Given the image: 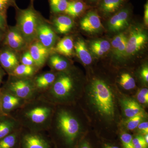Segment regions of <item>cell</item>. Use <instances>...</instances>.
Returning a JSON list of instances; mask_svg holds the SVG:
<instances>
[{
  "instance_id": "6da1fadb",
  "label": "cell",
  "mask_w": 148,
  "mask_h": 148,
  "mask_svg": "<svg viewBox=\"0 0 148 148\" xmlns=\"http://www.w3.org/2000/svg\"><path fill=\"white\" fill-rule=\"evenodd\" d=\"M90 100L97 111L103 116L112 118L114 116L115 105L112 92L102 80H93L89 91Z\"/></svg>"
},
{
  "instance_id": "7a4b0ae2",
  "label": "cell",
  "mask_w": 148,
  "mask_h": 148,
  "mask_svg": "<svg viewBox=\"0 0 148 148\" xmlns=\"http://www.w3.org/2000/svg\"><path fill=\"white\" fill-rule=\"evenodd\" d=\"M58 122L59 128L66 141L71 144L79 132L78 121L68 112L62 111L58 115Z\"/></svg>"
},
{
  "instance_id": "3957f363",
  "label": "cell",
  "mask_w": 148,
  "mask_h": 148,
  "mask_svg": "<svg viewBox=\"0 0 148 148\" xmlns=\"http://www.w3.org/2000/svg\"><path fill=\"white\" fill-rule=\"evenodd\" d=\"M19 27L22 34L27 38H31L36 32L38 15L34 9L29 7L18 12Z\"/></svg>"
},
{
  "instance_id": "277c9868",
  "label": "cell",
  "mask_w": 148,
  "mask_h": 148,
  "mask_svg": "<svg viewBox=\"0 0 148 148\" xmlns=\"http://www.w3.org/2000/svg\"><path fill=\"white\" fill-rule=\"evenodd\" d=\"M147 36L143 30L139 28L131 30L127 37L126 46V57L133 56L140 51L145 45Z\"/></svg>"
},
{
  "instance_id": "5b68a950",
  "label": "cell",
  "mask_w": 148,
  "mask_h": 148,
  "mask_svg": "<svg viewBox=\"0 0 148 148\" xmlns=\"http://www.w3.org/2000/svg\"><path fill=\"white\" fill-rule=\"evenodd\" d=\"M131 10L127 7H123L113 14L108 22V27L110 32H120L128 26Z\"/></svg>"
},
{
  "instance_id": "8992f818",
  "label": "cell",
  "mask_w": 148,
  "mask_h": 148,
  "mask_svg": "<svg viewBox=\"0 0 148 148\" xmlns=\"http://www.w3.org/2000/svg\"><path fill=\"white\" fill-rule=\"evenodd\" d=\"M80 24L83 31L90 34L98 33L103 28L100 16L95 10L88 12L81 20Z\"/></svg>"
},
{
  "instance_id": "52a82bcc",
  "label": "cell",
  "mask_w": 148,
  "mask_h": 148,
  "mask_svg": "<svg viewBox=\"0 0 148 148\" xmlns=\"http://www.w3.org/2000/svg\"><path fill=\"white\" fill-rule=\"evenodd\" d=\"M127 40V36L124 33H120L112 40L111 45L112 53L117 60H121L126 57Z\"/></svg>"
},
{
  "instance_id": "ba28073f",
  "label": "cell",
  "mask_w": 148,
  "mask_h": 148,
  "mask_svg": "<svg viewBox=\"0 0 148 148\" xmlns=\"http://www.w3.org/2000/svg\"><path fill=\"white\" fill-rule=\"evenodd\" d=\"M126 0H101L98 3V10L103 15H112L124 7Z\"/></svg>"
},
{
  "instance_id": "9c48e42d",
  "label": "cell",
  "mask_w": 148,
  "mask_h": 148,
  "mask_svg": "<svg viewBox=\"0 0 148 148\" xmlns=\"http://www.w3.org/2000/svg\"><path fill=\"white\" fill-rule=\"evenodd\" d=\"M73 87V83L71 78L68 76H61L54 83L53 92L58 97H65L71 92Z\"/></svg>"
},
{
  "instance_id": "30bf717a",
  "label": "cell",
  "mask_w": 148,
  "mask_h": 148,
  "mask_svg": "<svg viewBox=\"0 0 148 148\" xmlns=\"http://www.w3.org/2000/svg\"><path fill=\"white\" fill-rule=\"evenodd\" d=\"M29 52L33 58L34 63L38 66L43 65L49 53L47 48L39 42L35 43L31 46Z\"/></svg>"
},
{
  "instance_id": "8fae6325",
  "label": "cell",
  "mask_w": 148,
  "mask_h": 148,
  "mask_svg": "<svg viewBox=\"0 0 148 148\" xmlns=\"http://www.w3.org/2000/svg\"><path fill=\"white\" fill-rule=\"evenodd\" d=\"M38 33L41 43L46 47H51L55 42L56 35L50 27L42 24L38 28Z\"/></svg>"
},
{
  "instance_id": "7c38bea8",
  "label": "cell",
  "mask_w": 148,
  "mask_h": 148,
  "mask_svg": "<svg viewBox=\"0 0 148 148\" xmlns=\"http://www.w3.org/2000/svg\"><path fill=\"white\" fill-rule=\"evenodd\" d=\"M77 55L81 61L86 65H90L92 62V57L83 40L79 39L74 45Z\"/></svg>"
},
{
  "instance_id": "4fadbf2b",
  "label": "cell",
  "mask_w": 148,
  "mask_h": 148,
  "mask_svg": "<svg viewBox=\"0 0 148 148\" xmlns=\"http://www.w3.org/2000/svg\"><path fill=\"white\" fill-rule=\"evenodd\" d=\"M111 44L108 41L104 39L95 40L90 42L89 49L92 54L96 57H101L108 52Z\"/></svg>"
},
{
  "instance_id": "5bb4252c",
  "label": "cell",
  "mask_w": 148,
  "mask_h": 148,
  "mask_svg": "<svg viewBox=\"0 0 148 148\" xmlns=\"http://www.w3.org/2000/svg\"><path fill=\"white\" fill-rule=\"evenodd\" d=\"M53 22L57 32L61 34H66L70 32L74 24L71 17L66 14L56 17Z\"/></svg>"
},
{
  "instance_id": "9a60e30c",
  "label": "cell",
  "mask_w": 148,
  "mask_h": 148,
  "mask_svg": "<svg viewBox=\"0 0 148 148\" xmlns=\"http://www.w3.org/2000/svg\"><path fill=\"white\" fill-rule=\"evenodd\" d=\"M86 7L82 0H69L64 13L71 17H77L85 10Z\"/></svg>"
},
{
  "instance_id": "2e32d148",
  "label": "cell",
  "mask_w": 148,
  "mask_h": 148,
  "mask_svg": "<svg viewBox=\"0 0 148 148\" xmlns=\"http://www.w3.org/2000/svg\"><path fill=\"white\" fill-rule=\"evenodd\" d=\"M122 105L123 107L125 115L128 118L143 113L140 104L132 99H123L122 101Z\"/></svg>"
},
{
  "instance_id": "e0dca14e",
  "label": "cell",
  "mask_w": 148,
  "mask_h": 148,
  "mask_svg": "<svg viewBox=\"0 0 148 148\" xmlns=\"http://www.w3.org/2000/svg\"><path fill=\"white\" fill-rule=\"evenodd\" d=\"M24 148H49L47 143L38 135L29 134L23 140Z\"/></svg>"
},
{
  "instance_id": "ac0fdd59",
  "label": "cell",
  "mask_w": 148,
  "mask_h": 148,
  "mask_svg": "<svg viewBox=\"0 0 148 148\" xmlns=\"http://www.w3.org/2000/svg\"><path fill=\"white\" fill-rule=\"evenodd\" d=\"M10 89L18 97L24 98L30 94L32 87L28 82L18 80L11 84Z\"/></svg>"
},
{
  "instance_id": "d6986e66",
  "label": "cell",
  "mask_w": 148,
  "mask_h": 148,
  "mask_svg": "<svg viewBox=\"0 0 148 148\" xmlns=\"http://www.w3.org/2000/svg\"><path fill=\"white\" fill-rule=\"evenodd\" d=\"M74 47L73 42L71 37H66L58 43L55 50L60 54L70 56L72 55Z\"/></svg>"
},
{
  "instance_id": "ffe728a7",
  "label": "cell",
  "mask_w": 148,
  "mask_h": 148,
  "mask_svg": "<svg viewBox=\"0 0 148 148\" xmlns=\"http://www.w3.org/2000/svg\"><path fill=\"white\" fill-rule=\"evenodd\" d=\"M0 62L4 68L11 69L16 68L18 64L16 55L9 50H6L0 54Z\"/></svg>"
},
{
  "instance_id": "44dd1931",
  "label": "cell",
  "mask_w": 148,
  "mask_h": 148,
  "mask_svg": "<svg viewBox=\"0 0 148 148\" xmlns=\"http://www.w3.org/2000/svg\"><path fill=\"white\" fill-rule=\"evenodd\" d=\"M49 113V110L47 108H37L30 111L28 116L33 122L40 123L47 119Z\"/></svg>"
},
{
  "instance_id": "7402d4cb",
  "label": "cell",
  "mask_w": 148,
  "mask_h": 148,
  "mask_svg": "<svg viewBox=\"0 0 148 148\" xmlns=\"http://www.w3.org/2000/svg\"><path fill=\"white\" fill-rule=\"evenodd\" d=\"M6 42L12 48L18 49L24 45V39L18 32L10 31L7 36Z\"/></svg>"
},
{
  "instance_id": "603a6c76",
  "label": "cell",
  "mask_w": 148,
  "mask_h": 148,
  "mask_svg": "<svg viewBox=\"0 0 148 148\" xmlns=\"http://www.w3.org/2000/svg\"><path fill=\"white\" fill-rule=\"evenodd\" d=\"M69 0H49V5L53 13L64 12L67 8Z\"/></svg>"
},
{
  "instance_id": "cb8c5ba5",
  "label": "cell",
  "mask_w": 148,
  "mask_h": 148,
  "mask_svg": "<svg viewBox=\"0 0 148 148\" xmlns=\"http://www.w3.org/2000/svg\"><path fill=\"white\" fill-rule=\"evenodd\" d=\"M119 83L122 87L127 90L133 89L136 86L135 79L130 74L127 73L122 74L120 79Z\"/></svg>"
},
{
  "instance_id": "d4e9b609",
  "label": "cell",
  "mask_w": 148,
  "mask_h": 148,
  "mask_svg": "<svg viewBox=\"0 0 148 148\" xmlns=\"http://www.w3.org/2000/svg\"><path fill=\"white\" fill-rule=\"evenodd\" d=\"M49 62L51 65L57 71H64L67 69L68 66L67 61L57 55L51 56L50 57Z\"/></svg>"
},
{
  "instance_id": "484cf974",
  "label": "cell",
  "mask_w": 148,
  "mask_h": 148,
  "mask_svg": "<svg viewBox=\"0 0 148 148\" xmlns=\"http://www.w3.org/2000/svg\"><path fill=\"white\" fill-rule=\"evenodd\" d=\"M55 79V76L51 73H47L41 76L36 79L37 86L40 88L45 87L52 83Z\"/></svg>"
},
{
  "instance_id": "4316f807",
  "label": "cell",
  "mask_w": 148,
  "mask_h": 148,
  "mask_svg": "<svg viewBox=\"0 0 148 148\" xmlns=\"http://www.w3.org/2000/svg\"><path fill=\"white\" fill-rule=\"evenodd\" d=\"M17 142V136L10 134L0 140V148H14Z\"/></svg>"
},
{
  "instance_id": "83f0119b",
  "label": "cell",
  "mask_w": 148,
  "mask_h": 148,
  "mask_svg": "<svg viewBox=\"0 0 148 148\" xmlns=\"http://www.w3.org/2000/svg\"><path fill=\"white\" fill-rule=\"evenodd\" d=\"M144 113L129 118L125 122V125L129 130H133L138 127L144 117Z\"/></svg>"
},
{
  "instance_id": "f1b7e54d",
  "label": "cell",
  "mask_w": 148,
  "mask_h": 148,
  "mask_svg": "<svg viewBox=\"0 0 148 148\" xmlns=\"http://www.w3.org/2000/svg\"><path fill=\"white\" fill-rule=\"evenodd\" d=\"M12 123L6 120L0 121V140L10 134L13 128Z\"/></svg>"
},
{
  "instance_id": "f546056e",
  "label": "cell",
  "mask_w": 148,
  "mask_h": 148,
  "mask_svg": "<svg viewBox=\"0 0 148 148\" xmlns=\"http://www.w3.org/2000/svg\"><path fill=\"white\" fill-rule=\"evenodd\" d=\"M34 69L32 66H26L24 64L16 66L13 73L17 76H28L33 74Z\"/></svg>"
},
{
  "instance_id": "4dcf8cb0",
  "label": "cell",
  "mask_w": 148,
  "mask_h": 148,
  "mask_svg": "<svg viewBox=\"0 0 148 148\" xmlns=\"http://www.w3.org/2000/svg\"><path fill=\"white\" fill-rule=\"evenodd\" d=\"M121 140L123 148H134L132 137L130 134L127 133H122L121 136Z\"/></svg>"
},
{
  "instance_id": "1f68e13d",
  "label": "cell",
  "mask_w": 148,
  "mask_h": 148,
  "mask_svg": "<svg viewBox=\"0 0 148 148\" xmlns=\"http://www.w3.org/2000/svg\"><path fill=\"white\" fill-rule=\"evenodd\" d=\"M137 99L139 103L143 104L148 103V90L147 88H143L138 92Z\"/></svg>"
},
{
  "instance_id": "d6a6232c",
  "label": "cell",
  "mask_w": 148,
  "mask_h": 148,
  "mask_svg": "<svg viewBox=\"0 0 148 148\" xmlns=\"http://www.w3.org/2000/svg\"><path fill=\"white\" fill-rule=\"evenodd\" d=\"M21 62L22 64L29 66H32L34 63L32 55L29 51H27L24 53L22 56Z\"/></svg>"
},
{
  "instance_id": "836d02e7",
  "label": "cell",
  "mask_w": 148,
  "mask_h": 148,
  "mask_svg": "<svg viewBox=\"0 0 148 148\" xmlns=\"http://www.w3.org/2000/svg\"><path fill=\"white\" fill-rule=\"evenodd\" d=\"M13 3L12 0H0V12L3 14L9 6Z\"/></svg>"
},
{
  "instance_id": "e575fe53",
  "label": "cell",
  "mask_w": 148,
  "mask_h": 148,
  "mask_svg": "<svg viewBox=\"0 0 148 148\" xmlns=\"http://www.w3.org/2000/svg\"><path fill=\"white\" fill-rule=\"evenodd\" d=\"M138 129L140 132L144 135L148 134V122H143L140 123L138 126Z\"/></svg>"
},
{
  "instance_id": "d590c367",
  "label": "cell",
  "mask_w": 148,
  "mask_h": 148,
  "mask_svg": "<svg viewBox=\"0 0 148 148\" xmlns=\"http://www.w3.org/2000/svg\"><path fill=\"white\" fill-rule=\"evenodd\" d=\"M18 101H13L10 103H2L3 108L5 110H10L13 109L16 105H18Z\"/></svg>"
},
{
  "instance_id": "8d00e7d4",
  "label": "cell",
  "mask_w": 148,
  "mask_h": 148,
  "mask_svg": "<svg viewBox=\"0 0 148 148\" xmlns=\"http://www.w3.org/2000/svg\"><path fill=\"white\" fill-rule=\"evenodd\" d=\"M18 98L10 95H5L3 97L2 103H10L13 101H18Z\"/></svg>"
},
{
  "instance_id": "74e56055",
  "label": "cell",
  "mask_w": 148,
  "mask_h": 148,
  "mask_svg": "<svg viewBox=\"0 0 148 148\" xmlns=\"http://www.w3.org/2000/svg\"><path fill=\"white\" fill-rule=\"evenodd\" d=\"M143 143H146V142L144 139V137L142 135H138L135 138H132V143L133 145Z\"/></svg>"
},
{
  "instance_id": "f35d334b",
  "label": "cell",
  "mask_w": 148,
  "mask_h": 148,
  "mask_svg": "<svg viewBox=\"0 0 148 148\" xmlns=\"http://www.w3.org/2000/svg\"><path fill=\"white\" fill-rule=\"evenodd\" d=\"M141 76L143 79L148 82V68L147 66H146L142 69L141 72Z\"/></svg>"
},
{
  "instance_id": "ab89813d",
  "label": "cell",
  "mask_w": 148,
  "mask_h": 148,
  "mask_svg": "<svg viewBox=\"0 0 148 148\" xmlns=\"http://www.w3.org/2000/svg\"><path fill=\"white\" fill-rule=\"evenodd\" d=\"M144 21L146 26H147L148 24V3L147 1L145 4L144 6Z\"/></svg>"
},
{
  "instance_id": "60d3db41",
  "label": "cell",
  "mask_w": 148,
  "mask_h": 148,
  "mask_svg": "<svg viewBox=\"0 0 148 148\" xmlns=\"http://www.w3.org/2000/svg\"><path fill=\"white\" fill-rule=\"evenodd\" d=\"M5 23L3 14L0 12V28L1 29H4Z\"/></svg>"
},
{
  "instance_id": "b9f144b4",
  "label": "cell",
  "mask_w": 148,
  "mask_h": 148,
  "mask_svg": "<svg viewBox=\"0 0 148 148\" xmlns=\"http://www.w3.org/2000/svg\"><path fill=\"white\" fill-rule=\"evenodd\" d=\"M134 148H148V144L147 143H140L134 145Z\"/></svg>"
},
{
  "instance_id": "7bdbcfd3",
  "label": "cell",
  "mask_w": 148,
  "mask_h": 148,
  "mask_svg": "<svg viewBox=\"0 0 148 148\" xmlns=\"http://www.w3.org/2000/svg\"><path fill=\"white\" fill-rule=\"evenodd\" d=\"M78 148H91V147L88 144V143H87V142H84L82 143L79 146V147Z\"/></svg>"
},
{
  "instance_id": "ee69618b",
  "label": "cell",
  "mask_w": 148,
  "mask_h": 148,
  "mask_svg": "<svg viewBox=\"0 0 148 148\" xmlns=\"http://www.w3.org/2000/svg\"><path fill=\"white\" fill-rule=\"evenodd\" d=\"M88 2L94 4H98L101 0H86Z\"/></svg>"
},
{
  "instance_id": "f6af8a7d",
  "label": "cell",
  "mask_w": 148,
  "mask_h": 148,
  "mask_svg": "<svg viewBox=\"0 0 148 148\" xmlns=\"http://www.w3.org/2000/svg\"><path fill=\"white\" fill-rule=\"evenodd\" d=\"M144 139H145V141L146 143L148 144V134H146V135H145Z\"/></svg>"
},
{
  "instance_id": "bcb514c9",
  "label": "cell",
  "mask_w": 148,
  "mask_h": 148,
  "mask_svg": "<svg viewBox=\"0 0 148 148\" xmlns=\"http://www.w3.org/2000/svg\"><path fill=\"white\" fill-rule=\"evenodd\" d=\"M104 148H119L117 147L116 146H107L105 147Z\"/></svg>"
},
{
  "instance_id": "7dc6e473",
  "label": "cell",
  "mask_w": 148,
  "mask_h": 148,
  "mask_svg": "<svg viewBox=\"0 0 148 148\" xmlns=\"http://www.w3.org/2000/svg\"><path fill=\"white\" fill-rule=\"evenodd\" d=\"M34 1V0H31L32 2Z\"/></svg>"
},
{
  "instance_id": "c3c4849f",
  "label": "cell",
  "mask_w": 148,
  "mask_h": 148,
  "mask_svg": "<svg viewBox=\"0 0 148 148\" xmlns=\"http://www.w3.org/2000/svg\"><path fill=\"white\" fill-rule=\"evenodd\" d=\"M0 83H1V76H0Z\"/></svg>"
},
{
  "instance_id": "681fc988",
  "label": "cell",
  "mask_w": 148,
  "mask_h": 148,
  "mask_svg": "<svg viewBox=\"0 0 148 148\" xmlns=\"http://www.w3.org/2000/svg\"><path fill=\"white\" fill-rule=\"evenodd\" d=\"M12 1H14V0H12Z\"/></svg>"
}]
</instances>
